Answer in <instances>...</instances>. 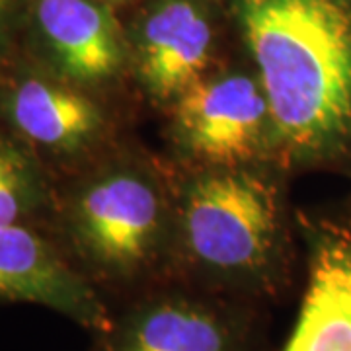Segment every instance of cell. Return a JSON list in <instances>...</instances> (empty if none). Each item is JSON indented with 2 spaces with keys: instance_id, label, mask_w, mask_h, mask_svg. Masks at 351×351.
Returning <instances> with one entry per match:
<instances>
[{
  "instance_id": "cell-1",
  "label": "cell",
  "mask_w": 351,
  "mask_h": 351,
  "mask_svg": "<svg viewBox=\"0 0 351 351\" xmlns=\"http://www.w3.org/2000/svg\"><path fill=\"white\" fill-rule=\"evenodd\" d=\"M269 101L274 156L314 166L351 151V0H232Z\"/></svg>"
},
{
  "instance_id": "cell-2",
  "label": "cell",
  "mask_w": 351,
  "mask_h": 351,
  "mask_svg": "<svg viewBox=\"0 0 351 351\" xmlns=\"http://www.w3.org/2000/svg\"><path fill=\"white\" fill-rule=\"evenodd\" d=\"M47 228L100 291L137 287L174 262L176 189L143 154L113 147L55 184Z\"/></svg>"
},
{
  "instance_id": "cell-3",
  "label": "cell",
  "mask_w": 351,
  "mask_h": 351,
  "mask_svg": "<svg viewBox=\"0 0 351 351\" xmlns=\"http://www.w3.org/2000/svg\"><path fill=\"white\" fill-rule=\"evenodd\" d=\"M174 262L217 295H267L285 265L279 189L258 166L191 168L176 186Z\"/></svg>"
},
{
  "instance_id": "cell-4",
  "label": "cell",
  "mask_w": 351,
  "mask_h": 351,
  "mask_svg": "<svg viewBox=\"0 0 351 351\" xmlns=\"http://www.w3.org/2000/svg\"><path fill=\"white\" fill-rule=\"evenodd\" d=\"M0 127L36 154L55 184L115 147L108 100L45 73L22 53L0 64Z\"/></svg>"
},
{
  "instance_id": "cell-5",
  "label": "cell",
  "mask_w": 351,
  "mask_h": 351,
  "mask_svg": "<svg viewBox=\"0 0 351 351\" xmlns=\"http://www.w3.org/2000/svg\"><path fill=\"white\" fill-rule=\"evenodd\" d=\"M168 112L176 149L191 168L258 166L274 156L271 110L254 71H211Z\"/></svg>"
},
{
  "instance_id": "cell-6",
  "label": "cell",
  "mask_w": 351,
  "mask_h": 351,
  "mask_svg": "<svg viewBox=\"0 0 351 351\" xmlns=\"http://www.w3.org/2000/svg\"><path fill=\"white\" fill-rule=\"evenodd\" d=\"M27 47L45 73L108 100L129 71V41L101 0H27Z\"/></svg>"
},
{
  "instance_id": "cell-7",
  "label": "cell",
  "mask_w": 351,
  "mask_h": 351,
  "mask_svg": "<svg viewBox=\"0 0 351 351\" xmlns=\"http://www.w3.org/2000/svg\"><path fill=\"white\" fill-rule=\"evenodd\" d=\"M246 320L205 289L147 291L96 334V351H246Z\"/></svg>"
},
{
  "instance_id": "cell-8",
  "label": "cell",
  "mask_w": 351,
  "mask_h": 351,
  "mask_svg": "<svg viewBox=\"0 0 351 351\" xmlns=\"http://www.w3.org/2000/svg\"><path fill=\"white\" fill-rule=\"evenodd\" d=\"M215 25L207 0H151L129 43V71L156 108L168 110L213 71Z\"/></svg>"
},
{
  "instance_id": "cell-9",
  "label": "cell",
  "mask_w": 351,
  "mask_h": 351,
  "mask_svg": "<svg viewBox=\"0 0 351 351\" xmlns=\"http://www.w3.org/2000/svg\"><path fill=\"white\" fill-rule=\"evenodd\" d=\"M0 301L49 308L100 334L112 322L104 293L88 279L47 226H0Z\"/></svg>"
},
{
  "instance_id": "cell-10",
  "label": "cell",
  "mask_w": 351,
  "mask_h": 351,
  "mask_svg": "<svg viewBox=\"0 0 351 351\" xmlns=\"http://www.w3.org/2000/svg\"><path fill=\"white\" fill-rule=\"evenodd\" d=\"M306 287L281 351H351V215L304 223Z\"/></svg>"
},
{
  "instance_id": "cell-11",
  "label": "cell",
  "mask_w": 351,
  "mask_h": 351,
  "mask_svg": "<svg viewBox=\"0 0 351 351\" xmlns=\"http://www.w3.org/2000/svg\"><path fill=\"white\" fill-rule=\"evenodd\" d=\"M55 180L36 154L0 127V226H49Z\"/></svg>"
},
{
  "instance_id": "cell-12",
  "label": "cell",
  "mask_w": 351,
  "mask_h": 351,
  "mask_svg": "<svg viewBox=\"0 0 351 351\" xmlns=\"http://www.w3.org/2000/svg\"><path fill=\"white\" fill-rule=\"evenodd\" d=\"M22 10L27 12V0H0V64L20 53L14 45V29Z\"/></svg>"
},
{
  "instance_id": "cell-13",
  "label": "cell",
  "mask_w": 351,
  "mask_h": 351,
  "mask_svg": "<svg viewBox=\"0 0 351 351\" xmlns=\"http://www.w3.org/2000/svg\"><path fill=\"white\" fill-rule=\"evenodd\" d=\"M101 2H106V4H112V2H125V0H101Z\"/></svg>"
}]
</instances>
